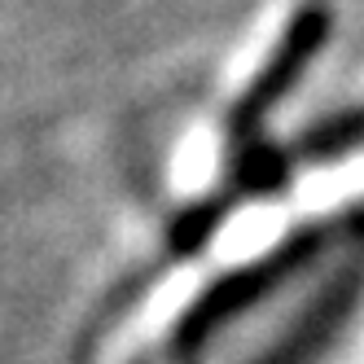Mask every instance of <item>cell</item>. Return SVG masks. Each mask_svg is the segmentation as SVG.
<instances>
[{
	"mask_svg": "<svg viewBox=\"0 0 364 364\" xmlns=\"http://www.w3.org/2000/svg\"><path fill=\"white\" fill-rule=\"evenodd\" d=\"M351 206H364V149H347L338 159H325L316 167L299 171L281 193L242 206L224 228H215V237L202 246L198 259L180 264L171 277H163L145 294V303L123 321V329L114 338V355H132L145 343H154L220 277L250 268L255 259H264L281 242H290L299 228L329 220V215H343Z\"/></svg>",
	"mask_w": 364,
	"mask_h": 364,
	"instance_id": "1",
	"label": "cell"
},
{
	"mask_svg": "<svg viewBox=\"0 0 364 364\" xmlns=\"http://www.w3.org/2000/svg\"><path fill=\"white\" fill-rule=\"evenodd\" d=\"M325 364H364V307H360V316L351 321L347 338L329 351V360H325Z\"/></svg>",
	"mask_w": 364,
	"mask_h": 364,
	"instance_id": "2",
	"label": "cell"
}]
</instances>
